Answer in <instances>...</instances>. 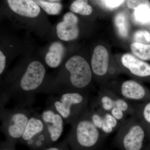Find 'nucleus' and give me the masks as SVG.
Wrapping results in <instances>:
<instances>
[{"label":"nucleus","instance_id":"obj_1","mask_svg":"<svg viewBox=\"0 0 150 150\" xmlns=\"http://www.w3.org/2000/svg\"><path fill=\"white\" fill-rule=\"evenodd\" d=\"M71 124L66 140L71 150H102L106 137L92 123L88 108Z\"/></svg>","mask_w":150,"mask_h":150},{"label":"nucleus","instance_id":"obj_2","mask_svg":"<svg viewBox=\"0 0 150 150\" xmlns=\"http://www.w3.org/2000/svg\"><path fill=\"white\" fill-rule=\"evenodd\" d=\"M150 143V127L136 115L121 123L114 138L115 146L121 150H144Z\"/></svg>","mask_w":150,"mask_h":150},{"label":"nucleus","instance_id":"obj_3","mask_svg":"<svg viewBox=\"0 0 150 150\" xmlns=\"http://www.w3.org/2000/svg\"><path fill=\"white\" fill-rule=\"evenodd\" d=\"M87 95L80 91L65 92L51 98L48 106L54 108L62 116L66 124H72L88 107Z\"/></svg>","mask_w":150,"mask_h":150},{"label":"nucleus","instance_id":"obj_4","mask_svg":"<svg viewBox=\"0 0 150 150\" xmlns=\"http://www.w3.org/2000/svg\"><path fill=\"white\" fill-rule=\"evenodd\" d=\"M33 112L25 107L11 109L1 107V130L6 140L16 144L20 142Z\"/></svg>","mask_w":150,"mask_h":150},{"label":"nucleus","instance_id":"obj_5","mask_svg":"<svg viewBox=\"0 0 150 150\" xmlns=\"http://www.w3.org/2000/svg\"><path fill=\"white\" fill-rule=\"evenodd\" d=\"M65 67L69 72L66 82L74 91L84 89L91 83V69L83 57L78 55L72 56L67 61Z\"/></svg>","mask_w":150,"mask_h":150},{"label":"nucleus","instance_id":"obj_6","mask_svg":"<svg viewBox=\"0 0 150 150\" xmlns=\"http://www.w3.org/2000/svg\"><path fill=\"white\" fill-rule=\"evenodd\" d=\"M46 75V69L38 61H33L28 66L25 72L18 83V90L25 96L26 106L31 105L33 100L30 93L38 89L43 83Z\"/></svg>","mask_w":150,"mask_h":150},{"label":"nucleus","instance_id":"obj_7","mask_svg":"<svg viewBox=\"0 0 150 150\" xmlns=\"http://www.w3.org/2000/svg\"><path fill=\"white\" fill-rule=\"evenodd\" d=\"M91 106L100 108L108 112L115 108H119L130 116L135 115L136 113L134 103L110 91L100 93L96 100L91 102Z\"/></svg>","mask_w":150,"mask_h":150},{"label":"nucleus","instance_id":"obj_8","mask_svg":"<svg viewBox=\"0 0 150 150\" xmlns=\"http://www.w3.org/2000/svg\"><path fill=\"white\" fill-rule=\"evenodd\" d=\"M88 113L95 126L106 137L117 131L121 126V122L100 108L91 105L88 108Z\"/></svg>","mask_w":150,"mask_h":150},{"label":"nucleus","instance_id":"obj_9","mask_svg":"<svg viewBox=\"0 0 150 150\" xmlns=\"http://www.w3.org/2000/svg\"><path fill=\"white\" fill-rule=\"evenodd\" d=\"M118 92L122 98L133 103H143L150 100V93L134 80L123 82L118 86Z\"/></svg>","mask_w":150,"mask_h":150},{"label":"nucleus","instance_id":"obj_10","mask_svg":"<svg viewBox=\"0 0 150 150\" xmlns=\"http://www.w3.org/2000/svg\"><path fill=\"white\" fill-rule=\"evenodd\" d=\"M41 115L52 144H54L62 136L64 130V119L55 109L48 106Z\"/></svg>","mask_w":150,"mask_h":150},{"label":"nucleus","instance_id":"obj_11","mask_svg":"<svg viewBox=\"0 0 150 150\" xmlns=\"http://www.w3.org/2000/svg\"><path fill=\"white\" fill-rule=\"evenodd\" d=\"M79 18L71 12H68L63 17V21L56 25V33L61 40L65 41L75 40L79 34Z\"/></svg>","mask_w":150,"mask_h":150},{"label":"nucleus","instance_id":"obj_12","mask_svg":"<svg viewBox=\"0 0 150 150\" xmlns=\"http://www.w3.org/2000/svg\"><path fill=\"white\" fill-rule=\"evenodd\" d=\"M108 51L102 45L95 48L92 56L91 65L93 72L97 76L102 77L107 74L109 65Z\"/></svg>","mask_w":150,"mask_h":150},{"label":"nucleus","instance_id":"obj_13","mask_svg":"<svg viewBox=\"0 0 150 150\" xmlns=\"http://www.w3.org/2000/svg\"><path fill=\"white\" fill-rule=\"evenodd\" d=\"M121 62L132 75L141 78L150 76V65L141 61L131 54H124Z\"/></svg>","mask_w":150,"mask_h":150},{"label":"nucleus","instance_id":"obj_14","mask_svg":"<svg viewBox=\"0 0 150 150\" xmlns=\"http://www.w3.org/2000/svg\"><path fill=\"white\" fill-rule=\"evenodd\" d=\"M7 2L11 9L21 16L35 18L40 13V7L34 1L8 0Z\"/></svg>","mask_w":150,"mask_h":150},{"label":"nucleus","instance_id":"obj_15","mask_svg":"<svg viewBox=\"0 0 150 150\" xmlns=\"http://www.w3.org/2000/svg\"><path fill=\"white\" fill-rule=\"evenodd\" d=\"M46 129L41 115L33 112L20 142L24 144L27 141L42 133Z\"/></svg>","mask_w":150,"mask_h":150},{"label":"nucleus","instance_id":"obj_16","mask_svg":"<svg viewBox=\"0 0 150 150\" xmlns=\"http://www.w3.org/2000/svg\"><path fill=\"white\" fill-rule=\"evenodd\" d=\"M65 52L64 46L62 43L59 41L53 42L45 56L46 64L51 68H57L61 64Z\"/></svg>","mask_w":150,"mask_h":150},{"label":"nucleus","instance_id":"obj_17","mask_svg":"<svg viewBox=\"0 0 150 150\" xmlns=\"http://www.w3.org/2000/svg\"><path fill=\"white\" fill-rule=\"evenodd\" d=\"M30 150H43L54 145L47 129L27 141L24 144Z\"/></svg>","mask_w":150,"mask_h":150},{"label":"nucleus","instance_id":"obj_18","mask_svg":"<svg viewBox=\"0 0 150 150\" xmlns=\"http://www.w3.org/2000/svg\"><path fill=\"white\" fill-rule=\"evenodd\" d=\"M39 6L42 8L46 13L51 15H56L61 13L62 9L60 1H34Z\"/></svg>","mask_w":150,"mask_h":150},{"label":"nucleus","instance_id":"obj_19","mask_svg":"<svg viewBox=\"0 0 150 150\" xmlns=\"http://www.w3.org/2000/svg\"><path fill=\"white\" fill-rule=\"evenodd\" d=\"M134 104L135 115L150 127V100L143 103H134Z\"/></svg>","mask_w":150,"mask_h":150},{"label":"nucleus","instance_id":"obj_20","mask_svg":"<svg viewBox=\"0 0 150 150\" xmlns=\"http://www.w3.org/2000/svg\"><path fill=\"white\" fill-rule=\"evenodd\" d=\"M134 16L135 21L140 24L150 23V4L143 5L135 9Z\"/></svg>","mask_w":150,"mask_h":150},{"label":"nucleus","instance_id":"obj_21","mask_svg":"<svg viewBox=\"0 0 150 150\" xmlns=\"http://www.w3.org/2000/svg\"><path fill=\"white\" fill-rule=\"evenodd\" d=\"M114 21L119 35L123 38L127 37L129 33V24L126 14L122 12L118 13L115 16Z\"/></svg>","mask_w":150,"mask_h":150},{"label":"nucleus","instance_id":"obj_22","mask_svg":"<svg viewBox=\"0 0 150 150\" xmlns=\"http://www.w3.org/2000/svg\"><path fill=\"white\" fill-rule=\"evenodd\" d=\"M131 49L133 54L143 60L150 59V44H142L137 42L132 43Z\"/></svg>","mask_w":150,"mask_h":150},{"label":"nucleus","instance_id":"obj_23","mask_svg":"<svg viewBox=\"0 0 150 150\" xmlns=\"http://www.w3.org/2000/svg\"><path fill=\"white\" fill-rule=\"evenodd\" d=\"M70 9L72 12L83 16L90 15L93 12L92 7L88 4L87 1L85 0H77L73 2L70 6Z\"/></svg>","mask_w":150,"mask_h":150},{"label":"nucleus","instance_id":"obj_24","mask_svg":"<svg viewBox=\"0 0 150 150\" xmlns=\"http://www.w3.org/2000/svg\"><path fill=\"white\" fill-rule=\"evenodd\" d=\"M134 40L137 43L147 44L150 42V33L145 30H139L135 33Z\"/></svg>","mask_w":150,"mask_h":150},{"label":"nucleus","instance_id":"obj_25","mask_svg":"<svg viewBox=\"0 0 150 150\" xmlns=\"http://www.w3.org/2000/svg\"><path fill=\"white\" fill-rule=\"evenodd\" d=\"M43 150H71L66 139Z\"/></svg>","mask_w":150,"mask_h":150},{"label":"nucleus","instance_id":"obj_26","mask_svg":"<svg viewBox=\"0 0 150 150\" xmlns=\"http://www.w3.org/2000/svg\"><path fill=\"white\" fill-rule=\"evenodd\" d=\"M126 4L129 8L136 9L143 5L150 4V1L146 0H129L126 1Z\"/></svg>","mask_w":150,"mask_h":150},{"label":"nucleus","instance_id":"obj_27","mask_svg":"<svg viewBox=\"0 0 150 150\" xmlns=\"http://www.w3.org/2000/svg\"><path fill=\"white\" fill-rule=\"evenodd\" d=\"M106 6L109 8H114L118 7L125 2L124 1H113V0H106L101 1Z\"/></svg>","mask_w":150,"mask_h":150},{"label":"nucleus","instance_id":"obj_28","mask_svg":"<svg viewBox=\"0 0 150 150\" xmlns=\"http://www.w3.org/2000/svg\"><path fill=\"white\" fill-rule=\"evenodd\" d=\"M16 144L5 140L0 143V150H17L16 149Z\"/></svg>","mask_w":150,"mask_h":150},{"label":"nucleus","instance_id":"obj_29","mask_svg":"<svg viewBox=\"0 0 150 150\" xmlns=\"http://www.w3.org/2000/svg\"><path fill=\"white\" fill-rule=\"evenodd\" d=\"M6 57L1 51H0V74L1 75L5 69Z\"/></svg>","mask_w":150,"mask_h":150},{"label":"nucleus","instance_id":"obj_30","mask_svg":"<svg viewBox=\"0 0 150 150\" xmlns=\"http://www.w3.org/2000/svg\"><path fill=\"white\" fill-rule=\"evenodd\" d=\"M144 150H150V146H147Z\"/></svg>","mask_w":150,"mask_h":150},{"label":"nucleus","instance_id":"obj_31","mask_svg":"<svg viewBox=\"0 0 150 150\" xmlns=\"http://www.w3.org/2000/svg\"></svg>","mask_w":150,"mask_h":150}]
</instances>
